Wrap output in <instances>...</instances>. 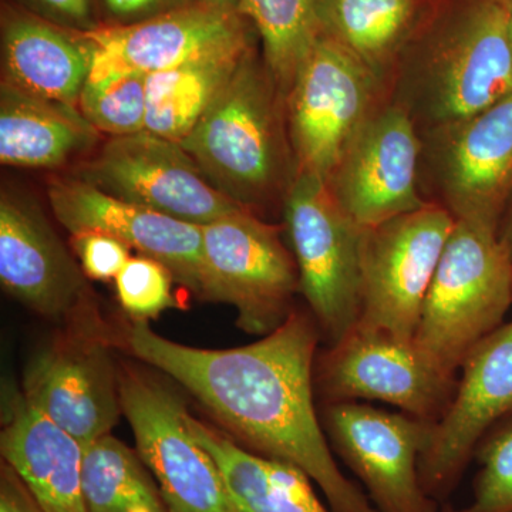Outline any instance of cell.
I'll use <instances>...</instances> for the list:
<instances>
[{
	"mask_svg": "<svg viewBox=\"0 0 512 512\" xmlns=\"http://www.w3.org/2000/svg\"><path fill=\"white\" fill-rule=\"evenodd\" d=\"M498 238H500V241L503 242L504 247L508 249L512 256V197L507 210H505L500 228H498Z\"/></svg>",
	"mask_w": 512,
	"mask_h": 512,
	"instance_id": "35",
	"label": "cell"
},
{
	"mask_svg": "<svg viewBox=\"0 0 512 512\" xmlns=\"http://www.w3.org/2000/svg\"><path fill=\"white\" fill-rule=\"evenodd\" d=\"M480 464L471 500L463 507L444 504L440 512H512V414L478 443Z\"/></svg>",
	"mask_w": 512,
	"mask_h": 512,
	"instance_id": "29",
	"label": "cell"
},
{
	"mask_svg": "<svg viewBox=\"0 0 512 512\" xmlns=\"http://www.w3.org/2000/svg\"><path fill=\"white\" fill-rule=\"evenodd\" d=\"M421 137L412 117L387 97L350 140L326 185L359 227L426 207L420 188Z\"/></svg>",
	"mask_w": 512,
	"mask_h": 512,
	"instance_id": "12",
	"label": "cell"
},
{
	"mask_svg": "<svg viewBox=\"0 0 512 512\" xmlns=\"http://www.w3.org/2000/svg\"><path fill=\"white\" fill-rule=\"evenodd\" d=\"M386 87L359 60L320 35L286 96L289 140L298 174L323 180L383 100Z\"/></svg>",
	"mask_w": 512,
	"mask_h": 512,
	"instance_id": "11",
	"label": "cell"
},
{
	"mask_svg": "<svg viewBox=\"0 0 512 512\" xmlns=\"http://www.w3.org/2000/svg\"><path fill=\"white\" fill-rule=\"evenodd\" d=\"M99 131L79 106L43 99L0 84V161L25 168H52L96 144Z\"/></svg>",
	"mask_w": 512,
	"mask_h": 512,
	"instance_id": "22",
	"label": "cell"
},
{
	"mask_svg": "<svg viewBox=\"0 0 512 512\" xmlns=\"http://www.w3.org/2000/svg\"><path fill=\"white\" fill-rule=\"evenodd\" d=\"M320 420L377 511L440 512L423 490L419 471L436 423L359 402L323 404Z\"/></svg>",
	"mask_w": 512,
	"mask_h": 512,
	"instance_id": "13",
	"label": "cell"
},
{
	"mask_svg": "<svg viewBox=\"0 0 512 512\" xmlns=\"http://www.w3.org/2000/svg\"><path fill=\"white\" fill-rule=\"evenodd\" d=\"M255 43L227 47L148 74L146 130L181 143L237 72Z\"/></svg>",
	"mask_w": 512,
	"mask_h": 512,
	"instance_id": "25",
	"label": "cell"
},
{
	"mask_svg": "<svg viewBox=\"0 0 512 512\" xmlns=\"http://www.w3.org/2000/svg\"><path fill=\"white\" fill-rule=\"evenodd\" d=\"M181 146L215 187L261 215L281 207L298 165L286 99L255 47Z\"/></svg>",
	"mask_w": 512,
	"mask_h": 512,
	"instance_id": "3",
	"label": "cell"
},
{
	"mask_svg": "<svg viewBox=\"0 0 512 512\" xmlns=\"http://www.w3.org/2000/svg\"><path fill=\"white\" fill-rule=\"evenodd\" d=\"M147 82L143 73L87 82L77 106L99 133L111 138L140 133L147 123Z\"/></svg>",
	"mask_w": 512,
	"mask_h": 512,
	"instance_id": "28",
	"label": "cell"
},
{
	"mask_svg": "<svg viewBox=\"0 0 512 512\" xmlns=\"http://www.w3.org/2000/svg\"><path fill=\"white\" fill-rule=\"evenodd\" d=\"M501 8L504 10L505 19H507L508 32H510L512 42V0H498Z\"/></svg>",
	"mask_w": 512,
	"mask_h": 512,
	"instance_id": "37",
	"label": "cell"
},
{
	"mask_svg": "<svg viewBox=\"0 0 512 512\" xmlns=\"http://www.w3.org/2000/svg\"><path fill=\"white\" fill-rule=\"evenodd\" d=\"M457 379L441 370L414 340L360 326L320 353L313 372L323 404L383 402L431 423L446 413Z\"/></svg>",
	"mask_w": 512,
	"mask_h": 512,
	"instance_id": "8",
	"label": "cell"
},
{
	"mask_svg": "<svg viewBox=\"0 0 512 512\" xmlns=\"http://www.w3.org/2000/svg\"><path fill=\"white\" fill-rule=\"evenodd\" d=\"M284 227L320 335L335 345L360 315L363 229L340 208L322 177L301 173L284 204Z\"/></svg>",
	"mask_w": 512,
	"mask_h": 512,
	"instance_id": "7",
	"label": "cell"
},
{
	"mask_svg": "<svg viewBox=\"0 0 512 512\" xmlns=\"http://www.w3.org/2000/svg\"><path fill=\"white\" fill-rule=\"evenodd\" d=\"M320 339L311 311L296 308L274 332L241 348L180 345L147 320H131L121 336L131 355L183 384L247 450L302 470L333 512H379L340 470L316 412Z\"/></svg>",
	"mask_w": 512,
	"mask_h": 512,
	"instance_id": "1",
	"label": "cell"
},
{
	"mask_svg": "<svg viewBox=\"0 0 512 512\" xmlns=\"http://www.w3.org/2000/svg\"><path fill=\"white\" fill-rule=\"evenodd\" d=\"M420 137L426 201L498 234L512 197V94Z\"/></svg>",
	"mask_w": 512,
	"mask_h": 512,
	"instance_id": "5",
	"label": "cell"
},
{
	"mask_svg": "<svg viewBox=\"0 0 512 512\" xmlns=\"http://www.w3.org/2000/svg\"><path fill=\"white\" fill-rule=\"evenodd\" d=\"M47 198L70 234L101 232L167 266L175 281L201 295V225L168 217L100 190L86 180L53 181Z\"/></svg>",
	"mask_w": 512,
	"mask_h": 512,
	"instance_id": "19",
	"label": "cell"
},
{
	"mask_svg": "<svg viewBox=\"0 0 512 512\" xmlns=\"http://www.w3.org/2000/svg\"><path fill=\"white\" fill-rule=\"evenodd\" d=\"M82 174L114 197L195 225L245 208L215 187L180 143L147 130L110 138Z\"/></svg>",
	"mask_w": 512,
	"mask_h": 512,
	"instance_id": "14",
	"label": "cell"
},
{
	"mask_svg": "<svg viewBox=\"0 0 512 512\" xmlns=\"http://www.w3.org/2000/svg\"><path fill=\"white\" fill-rule=\"evenodd\" d=\"M72 245L84 275L94 281L116 279L131 258L130 247L101 232L74 234Z\"/></svg>",
	"mask_w": 512,
	"mask_h": 512,
	"instance_id": "31",
	"label": "cell"
},
{
	"mask_svg": "<svg viewBox=\"0 0 512 512\" xmlns=\"http://www.w3.org/2000/svg\"><path fill=\"white\" fill-rule=\"evenodd\" d=\"M84 272L32 202L0 198V282L29 309L67 326L106 329Z\"/></svg>",
	"mask_w": 512,
	"mask_h": 512,
	"instance_id": "17",
	"label": "cell"
},
{
	"mask_svg": "<svg viewBox=\"0 0 512 512\" xmlns=\"http://www.w3.org/2000/svg\"><path fill=\"white\" fill-rule=\"evenodd\" d=\"M318 3L319 0H239L238 13L258 33L262 59L285 99L320 37Z\"/></svg>",
	"mask_w": 512,
	"mask_h": 512,
	"instance_id": "27",
	"label": "cell"
},
{
	"mask_svg": "<svg viewBox=\"0 0 512 512\" xmlns=\"http://www.w3.org/2000/svg\"><path fill=\"white\" fill-rule=\"evenodd\" d=\"M109 330L67 326L30 360L22 392L83 447L111 433L121 412Z\"/></svg>",
	"mask_w": 512,
	"mask_h": 512,
	"instance_id": "15",
	"label": "cell"
},
{
	"mask_svg": "<svg viewBox=\"0 0 512 512\" xmlns=\"http://www.w3.org/2000/svg\"><path fill=\"white\" fill-rule=\"evenodd\" d=\"M251 23L239 13L192 3L136 23L84 30L94 45L87 82L126 73L163 72L195 59L254 43Z\"/></svg>",
	"mask_w": 512,
	"mask_h": 512,
	"instance_id": "18",
	"label": "cell"
},
{
	"mask_svg": "<svg viewBox=\"0 0 512 512\" xmlns=\"http://www.w3.org/2000/svg\"><path fill=\"white\" fill-rule=\"evenodd\" d=\"M433 0H319L320 35L359 60L384 84Z\"/></svg>",
	"mask_w": 512,
	"mask_h": 512,
	"instance_id": "23",
	"label": "cell"
},
{
	"mask_svg": "<svg viewBox=\"0 0 512 512\" xmlns=\"http://www.w3.org/2000/svg\"><path fill=\"white\" fill-rule=\"evenodd\" d=\"M3 80L43 99L79 103L94 45L86 33L10 10L2 23Z\"/></svg>",
	"mask_w": 512,
	"mask_h": 512,
	"instance_id": "21",
	"label": "cell"
},
{
	"mask_svg": "<svg viewBox=\"0 0 512 512\" xmlns=\"http://www.w3.org/2000/svg\"><path fill=\"white\" fill-rule=\"evenodd\" d=\"M190 426L220 468L235 512H333L298 467L252 453L191 414Z\"/></svg>",
	"mask_w": 512,
	"mask_h": 512,
	"instance_id": "24",
	"label": "cell"
},
{
	"mask_svg": "<svg viewBox=\"0 0 512 512\" xmlns=\"http://www.w3.org/2000/svg\"><path fill=\"white\" fill-rule=\"evenodd\" d=\"M40 5L52 10L56 15L86 25L90 20V0H37Z\"/></svg>",
	"mask_w": 512,
	"mask_h": 512,
	"instance_id": "34",
	"label": "cell"
},
{
	"mask_svg": "<svg viewBox=\"0 0 512 512\" xmlns=\"http://www.w3.org/2000/svg\"><path fill=\"white\" fill-rule=\"evenodd\" d=\"M512 94V42L498 0H433L389 86L419 133Z\"/></svg>",
	"mask_w": 512,
	"mask_h": 512,
	"instance_id": "2",
	"label": "cell"
},
{
	"mask_svg": "<svg viewBox=\"0 0 512 512\" xmlns=\"http://www.w3.org/2000/svg\"><path fill=\"white\" fill-rule=\"evenodd\" d=\"M512 305V256L493 229L456 221L427 292L414 343L451 376L503 325Z\"/></svg>",
	"mask_w": 512,
	"mask_h": 512,
	"instance_id": "4",
	"label": "cell"
},
{
	"mask_svg": "<svg viewBox=\"0 0 512 512\" xmlns=\"http://www.w3.org/2000/svg\"><path fill=\"white\" fill-rule=\"evenodd\" d=\"M82 491L87 512H170L137 451L111 434L84 447Z\"/></svg>",
	"mask_w": 512,
	"mask_h": 512,
	"instance_id": "26",
	"label": "cell"
},
{
	"mask_svg": "<svg viewBox=\"0 0 512 512\" xmlns=\"http://www.w3.org/2000/svg\"><path fill=\"white\" fill-rule=\"evenodd\" d=\"M173 274L167 266L150 256H131L116 282L117 298L123 311L134 320L157 318L175 308Z\"/></svg>",
	"mask_w": 512,
	"mask_h": 512,
	"instance_id": "30",
	"label": "cell"
},
{
	"mask_svg": "<svg viewBox=\"0 0 512 512\" xmlns=\"http://www.w3.org/2000/svg\"><path fill=\"white\" fill-rule=\"evenodd\" d=\"M121 412L137 453L156 478L170 512H235L220 468L190 426V413L163 382L119 367Z\"/></svg>",
	"mask_w": 512,
	"mask_h": 512,
	"instance_id": "10",
	"label": "cell"
},
{
	"mask_svg": "<svg viewBox=\"0 0 512 512\" xmlns=\"http://www.w3.org/2000/svg\"><path fill=\"white\" fill-rule=\"evenodd\" d=\"M201 295L238 311V326L266 336L293 312L299 274L281 228L248 208L201 225Z\"/></svg>",
	"mask_w": 512,
	"mask_h": 512,
	"instance_id": "6",
	"label": "cell"
},
{
	"mask_svg": "<svg viewBox=\"0 0 512 512\" xmlns=\"http://www.w3.org/2000/svg\"><path fill=\"white\" fill-rule=\"evenodd\" d=\"M460 372L419 463L423 490L439 505L456 491L485 434L512 414V322L481 340Z\"/></svg>",
	"mask_w": 512,
	"mask_h": 512,
	"instance_id": "16",
	"label": "cell"
},
{
	"mask_svg": "<svg viewBox=\"0 0 512 512\" xmlns=\"http://www.w3.org/2000/svg\"><path fill=\"white\" fill-rule=\"evenodd\" d=\"M456 220L427 204L363 229L356 326L413 340L427 292Z\"/></svg>",
	"mask_w": 512,
	"mask_h": 512,
	"instance_id": "9",
	"label": "cell"
},
{
	"mask_svg": "<svg viewBox=\"0 0 512 512\" xmlns=\"http://www.w3.org/2000/svg\"><path fill=\"white\" fill-rule=\"evenodd\" d=\"M0 512H46L18 473L5 461L0 471Z\"/></svg>",
	"mask_w": 512,
	"mask_h": 512,
	"instance_id": "33",
	"label": "cell"
},
{
	"mask_svg": "<svg viewBox=\"0 0 512 512\" xmlns=\"http://www.w3.org/2000/svg\"><path fill=\"white\" fill-rule=\"evenodd\" d=\"M200 0H104L106 8L123 23H136Z\"/></svg>",
	"mask_w": 512,
	"mask_h": 512,
	"instance_id": "32",
	"label": "cell"
},
{
	"mask_svg": "<svg viewBox=\"0 0 512 512\" xmlns=\"http://www.w3.org/2000/svg\"><path fill=\"white\" fill-rule=\"evenodd\" d=\"M200 2L222 12L238 13L239 0H200Z\"/></svg>",
	"mask_w": 512,
	"mask_h": 512,
	"instance_id": "36",
	"label": "cell"
},
{
	"mask_svg": "<svg viewBox=\"0 0 512 512\" xmlns=\"http://www.w3.org/2000/svg\"><path fill=\"white\" fill-rule=\"evenodd\" d=\"M0 451L46 512H87L82 491L84 447L28 402L3 387Z\"/></svg>",
	"mask_w": 512,
	"mask_h": 512,
	"instance_id": "20",
	"label": "cell"
}]
</instances>
